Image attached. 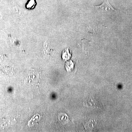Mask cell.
<instances>
[{"label": "cell", "mask_w": 132, "mask_h": 132, "mask_svg": "<svg viewBox=\"0 0 132 132\" xmlns=\"http://www.w3.org/2000/svg\"><path fill=\"white\" fill-rule=\"evenodd\" d=\"M93 7L96 9H100L102 10L105 11H116V10L114 9L112 5L109 3V0H105L102 5L98 6H93Z\"/></svg>", "instance_id": "1"}, {"label": "cell", "mask_w": 132, "mask_h": 132, "mask_svg": "<svg viewBox=\"0 0 132 132\" xmlns=\"http://www.w3.org/2000/svg\"><path fill=\"white\" fill-rule=\"evenodd\" d=\"M40 116L39 114H36L33 116L32 118L28 122V126L29 127L32 126L40 120Z\"/></svg>", "instance_id": "2"}, {"label": "cell", "mask_w": 132, "mask_h": 132, "mask_svg": "<svg viewBox=\"0 0 132 132\" xmlns=\"http://www.w3.org/2000/svg\"><path fill=\"white\" fill-rule=\"evenodd\" d=\"M36 75H30L29 76V77H30V78H29V79H31L34 80V81H35L36 79H37V77H36Z\"/></svg>", "instance_id": "4"}, {"label": "cell", "mask_w": 132, "mask_h": 132, "mask_svg": "<svg viewBox=\"0 0 132 132\" xmlns=\"http://www.w3.org/2000/svg\"><path fill=\"white\" fill-rule=\"evenodd\" d=\"M59 120L62 123H64L68 121V118L65 114H61L58 116Z\"/></svg>", "instance_id": "3"}]
</instances>
